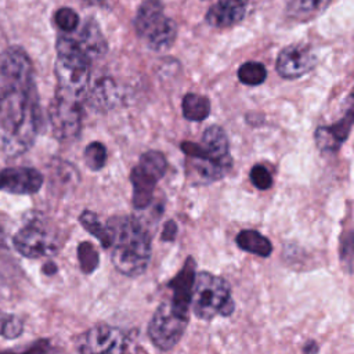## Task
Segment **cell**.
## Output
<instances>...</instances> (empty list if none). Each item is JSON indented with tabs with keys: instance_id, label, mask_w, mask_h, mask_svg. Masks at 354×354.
Masks as SVG:
<instances>
[{
	"instance_id": "cell-20",
	"label": "cell",
	"mask_w": 354,
	"mask_h": 354,
	"mask_svg": "<svg viewBox=\"0 0 354 354\" xmlns=\"http://www.w3.org/2000/svg\"><path fill=\"white\" fill-rule=\"evenodd\" d=\"M235 241L242 250L257 254L260 257H267L272 252V245L270 239L254 230H242L236 235Z\"/></svg>"
},
{
	"instance_id": "cell-5",
	"label": "cell",
	"mask_w": 354,
	"mask_h": 354,
	"mask_svg": "<svg viewBox=\"0 0 354 354\" xmlns=\"http://www.w3.org/2000/svg\"><path fill=\"white\" fill-rule=\"evenodd\" d=\"M189 304L194 314L205 321L218 315L228 317L235 308L228 282L207 271L195 274Z\"/></svg>"
},
{
	"instance_id": "cell-19",
	"label": "cell",
	"mask_w": 354,
	"mask_h": 354,
	"mask_svg": "<svg viewBox=\"0 0 354 354\" xmlns=\"http://www.w3.org/2000/svg\"><path fill=\"white\" fill-rule=\"evenodd\" d=\"M333 0H290L286 7L289 18L304 22L322 14Z\"/></svg>"
},
{
	"instance_id": "cell-8",
	"label": "cell",
	"mask_w": 354,
	"mask_h": 354,
	"mask_svg": "<svg viewBox=\"0 0 354 354\" xmlns=\"http://www.w3.org/2000/svg\"><path fill=\"white\" fill-rule=\"evenodd\" d=\"M166 167V158L159 151H147L140 156L130 173L134 207L144 209L152 202L155 185L165 176Z\"/></svg>"
},
{
	"instance_id": "cell-15",
	"label": "cell",
	"mask_w": 354,
	"mask_h": 354,
	"mask_svg": "<svg viewBox=\"0 0 354 354\" xmlns=\"http://www.w3.org/2000/svg\"><path fill=\"white\" fill-rule=\"evenodd\" d=\"M353 126V111H347L346 116L337 123L329 126H319L315 130V142L319 151L326 153L336 152L340 145L347 140Z\"/></svg>"
},
{
	"instance_id": "cell-24",
	"label": "cell",
	"mask_w": 354,
	"mask_h": 354,
	"mask_svg": "<svg viewBox=\"0 0 354 354\" xmlns=\"http://www.w3.org/2000/svg\"><path fill=\"white\" fill-rule=\"evenodd\" d=\"M84 163L86 166L93 170V171H97V170H101L105 163H106V148L104 147V144L98 142V141H93L91 144H88L84 149Z\"/></svg>"
},
{
	"instance_id": "cell-4",
	"label": "cell",
	"mask_w": 354,
	"mask_h": 354,
	"mask_svg": "<svg viewBox=\"0 0 354 354\" xmlns=\"http://www.w3.org/2000/svg\"><path fill=\"white\" fill-rule=\"evenodd\" d=\"M55 50V93L83 104L88 94L90 59L80 50L76 40L69 36H59Z\"/></svg>"
},
{
	"instance_id": "cell-12",
	"label": "cell",
	"mask_w": 354,
	"mask_h": 354,
	"mask_svg": "<svg viewBox=\"0 0 354 354\" xmlns=\"http://www.w3.org/2000/svg\"><path fill=\"white\" fill-rule=\"evenodd\" d=\"M317 65V57L310 46L295 43L282 48L277 57L275 68L283 79H297Z\"/></svg>"
},
{
	"instance_id": "cell-28",
	"label": "cell",
	"mask_w": 354,
	"mask_h": 354,
	"mask_svg": "<svg viewBox=\"0 0 354 354\" xmlns=\"http://www.w3.org/2000/svg\"><path fill=\"white\" fill-rule=\"evenodd\" d=\"M24 330V322L18 318V317H7L3 324H1V335L6 337V339H15L18 336H21Z\"/></svg>"
},
{
	"instance_id": "cell-30",
	"label": "cell",
	"mask_w": 354,
	"mask_h": 354,
	"mask_svg": "<svg viewBox=\"0 0 354 354\" xmlns=\"http://www.w3.org/2000/svg\"><path fill=\"white\" fill-rule=\"evenodd\" d=\"M57 271V267H55V264H53V263H48V264H46V267H44V272H47V274H54Z\"/></svg>"
},
{
	"instance_id": "cell-13",
	"label": "cell",
	"mask_w": 354,
	"mask_h": 354,
	"mask_svg": "<svg viewBox=\"0 0 354 354\" xmlns=\"http://www.w3.org/2000/svg\"><path fill=\"white\" fill-rule=\"evenodd\" d=\"M41 185L43 174L33 167H7L0 170V191L15 195H32Z\"/></svg>"
},
{
	"instance_id": "cell-18",
	"label": "cell",
	"mask_w": 354,
	"mask_h": 354,
	"mask_svg": "<svg viewBox=\"0 0 354 354\" xmlns=\"http://www.w3.org/2000/svg\"><path fill=\"white\" fill-rule=\"evenodd\" d=\"M90 104L97 109H109L113 108L120 98L119 88L112 79H101L90 94H87Z\"/></svg>"
},
{
	"instance_id": "cell-21",
	"label": "cell",
	"mask_w": 354,
	"mask_h": 354,
	"mask_svg": "<svg viewBox=\"0 0 354 354\" xmlns=\"http://www.w3.org/2000/svg\"><path fill=\"white\" fill-rule=\"evenodd\" d=\"M181 108L184 118L189 122H202L210 115V101L205 95L196 93L185 94Z\"/></svg>"
},
{
	"instance_id": "cell-29",
	"label": "cell",
	"mask_w": 354,
	"mask_h": 354,
	"mask_svg": "<svg viewBox=\"0 0 354 354\" xmlns=\"http://www.w3.org/2000/svg\"><path fill=\"white\" fill-rule=\"evenodd\" d=\"M177 234V225L174 221H167L163 227V232H162V239L163 241H174Z\"/></svg>"
},
{
	"instance_id": "cell-7",
	"label": "cell",
	"mask_w": 354,
	"mask_h": 354,
	"mask_svg": "<svg viewBox=\"0 0 354 354\" xmlns=\"http://www.w3.org/2000/svg\"><path fill=\"white\" fill-rule=\"evenodd\" d=\"M188 325V311L178 308L171 300H163L148 324V337L162 351L171 350L183 337Z\"/></svg>"
},
{
	"instance_id": "cell-32",
	"label": "cell",
	"mask_w": 354,
	"mask_h": 354,
	"mask_svg": "<svg viewBox=\"0 0 354 354\" xmlns=\"http://www.w3.org/2000/svg\"><path fill=\"white\" fill-rule=\"evenodd\" d=\"M0 235H1V227H0Z\"/></svg>"
},
{
	"instance_id": "cell-25",
	"label": "cell",
	"mask_w": 354,
	"mask_h": 354,
	"mask_svg": "<svg viewBox=\"0 0 354 354\" xmlns=\"http://www.w3.org/2000/svg\"><path fill=\"white\" fill-rule=\"evenodd\" d=\"M77 259L80 264V270L84 274H91L100 263L98 252L90 242H82L77 246Z\"/></svg>"
},
{
	"instance_id": "cell-2",
	"label": "cell",
	"mask_w": 354,
	"mask_h": 354,
	"mask_svg": "<svg viewBox=\"0 0 354 354\" xmlns=\"http://www.w3.org/2000/svg\"><path fill=\"white\" fill-rule=\"evenodd\" d=\"M111 231V259L115 268L127 277L142 274L151 259V236L131 216H116L106 223Z\"/></svg>"
},
{
	"instance_id": "cell-11",
	"label": "cell",
	"mask_w": 354,
	"mask_h": 354,
	"mask_svg": "<svg viewBox=\"0 0 354 354\" xmlns=\"http://www.w3.org/2000/svg\"><path fill=\"white\" fill-rule=\"evenodd\" d=\"M15 250L28 259H39L54 249L50 232L39 221H28L12 238Z\"/></svg>"
},
{
	"instance_id": "cell-6",
	"label": "cell",
	"mask_w": 354,
	"mask_h": 354,
	"mask_svg": "<svg viewBox=\"0 0 354 354\" xmlns=\"http://www.w3.org/2000/svg\"><path fill=\"white\" fill-rule=\"evenodd\" d=\"M137 35L151 50H169L177 37L176 22L165 15L160 0H144L133 21Z\"/></svg>"
},
{
	"instance_id": "cell-17",
	"label": "cell",
	"mask_w": 354,
	"mask_h": 354,
	"mask_svg": "<svg viewBox=\"0 0 354 354\" xmlns=\"http://www.w3.org/2000/svg\"><path fill=\"white\" fill-rule=\"evenodd\" d=\"M195 274V261L194 259L188 257L181 271L169 282V286L173 290V296L170 299L171 303L185 311L189 308Z\"/></svg>"
},
{
	"instance_id": "cell-27",
	"label": "cell",
	"mask_w": 354,
	"mask_h": 354,
	"mask_svg": "<svg viewBox=\"0 0 354 354\" xmlns=\"http://www.w3.org/2000/svg\"><path fill=\"white\" fill-rule=\"evenodd\" d=\"M250 181L259 189H268L272 185V177H271L270 171L261 165H256L252 167Z\"/></svg>"
},
{
	"instance_id": "cell-16",
	"label": "cell",
	"mask_w": 354,
	"mask_h": 354,
	"mask_svg": "<svg viewBox=\"0 0 354 354\" xmlns=\"http://www.w3.org/2000/svg\"><path fill=\"white\" fill-rule=\"evenodd\" d=\"M75 40L90 61L102 57L108 50V44L100 29V25L93 18H87L84 21L83 28Z\"/></svg>"
},
{
	"instance_id": "cell-23",
	"label": "cell",
	"mask_w": 354,
	"mask_h": 354,
	"mask_svg": "<svg viewBox=\"0 0 354 354\" xmlns=\"http://www.w3.org/2000/svg\"><path fill=\"white\" fill-rule=\"evenodd\" d=\"M267 77V69L261 62L249 61L239 66L238 79L246 86H259Z\"/></svg>"
},
{
	"instance_id": "cell-9",
	"label": "cell",
	"mask_w": 354,
	"mask_h": 354,
	"mask_svg": "<svg viewBox=\"0 0 354 354\" xmlns=\"http://www.w3.org/2000/svg\"><path fill=\"white\" fill-rule=\"evenodd\" d=\"M48 119L54 137L71 141L82 129V102L55 93L48 106Z\"/></svg>"
},
{
	"instance_id": "cell-31",
	"label": "cell",
	"mask_w": 354,
	"mask_h": 354,
	"mask_svg": "<svg viewBox=\"0 0 354 354\" xmlns=\"http://www.w3.org/2000/svg\"><path fill=\"white\" fill-rule=\"evenodd\" d=\"M83 1L87 3V4H93V6H97V4L102 3V0H83Z\"/></svg>"
},
{
	"instance_id": "cell-3",
	"label": "cell",
	"mask_w": 354,
	"mask_h": 354,
	"mask_svg": "<svg viewBox=\"0 0 354 354\" xmlns=\"http://www.w3.org/2000/svg\"><path fill=\"white\" fill-rule=\"evenodd\" d=\"M181 149L187 156V176L195 184H212L232 166L228 137L216 124L205 130L201 144L184 141Z\"/></svg>"
},
{
	"instance_id": "cell-10",
	"label": "cell",
	"mask_w": 354,
	"mask_h": 354,
	"mask_svg": "<svg viewBox=\"0 0 354 354\" xmlns=\"http://www.w3.org/2000/svg\"><path fill=\"white\" fill-rule=\"evenodd\" d=\"M76 350L80 353H124L130 350V340L122 329L101 324L79 336Z\"/></svg>"
},
{
	"instance_id": "cell-14",
	"label": "cell",
	"mask_w": 354,
	"mask_h": 354,
	"mask_svg": "<svg viewBox=\"0 0 354 354\" xmlns=\"http://www.w3.org/2000/svg\"><path fill=\"white\" fill-rule=\"evenodd\" d=\"M248 6L249 0H217L207 10L205 19L214 28H231L245 18Z\"/></svg>"
},
{
	"instance_id": "cell-22",
	"label": "cell",
	"mask_w": 354,
	"mask_h": 354,
	"mask_svg": "<svg viewBox=\"0 0 354 354\" xmlns=\"http://www.w3.org/2000/svg\"><path fill=\"white\" fill-rule=\"evenodd\" d=\"M79 221L82 227L88 231L105 249L111 246V231L106 224H102L98 216L91 210H84L79 216Z\"/></svg>"
},
{
	"instance_id": "cell-26",
	"label": "cell",
	"mask_w": 354,
	"mask_h": 354,
	"mask_svg": "<svg viewBox=\"0 0 354 354\" xmlns=\"http://www.w3.org/2000/svg\"><path fill=\"white\" fill-rule=\"evenodd\" d=\"M54 21L61 30L73 32L79 25V15L72 8L62 7L55 11Z\"/></svg>"
},
{
	"instance_id": "cell-1",
	"label": "cell",
	"mask_w": 354,
	"mask_h": 354,
	"mask_svg": "<svg viewBox=\"0 0 354 354\" xmlns=\"http://www.w3.org/2000/svg\"><path fill=\"white\" fill-rule=\"evenodd\" d=\"M41 124L33 64L22 47L0 54V148L15 158L35 142Z\"/></svg>"
}]
</instances>
